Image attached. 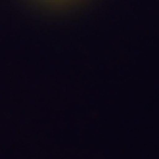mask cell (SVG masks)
Here are the masks:
<instances>
[{
    "label": "cell",
    "instance_id": "6da1fadb",
    "mask_svg": "<svg viewBox=\"0 0 159 159\" xmlns=\"http://www.w3.org/2000/svg\"><path fill=\"white\" fill-rule=\"evenodd\" d=\"M35 2L42 6H67L71 2H77V0H35Z\"/></svg>",
    "mask_w": 159,
    "mask_h": 159
}]
</instances>
